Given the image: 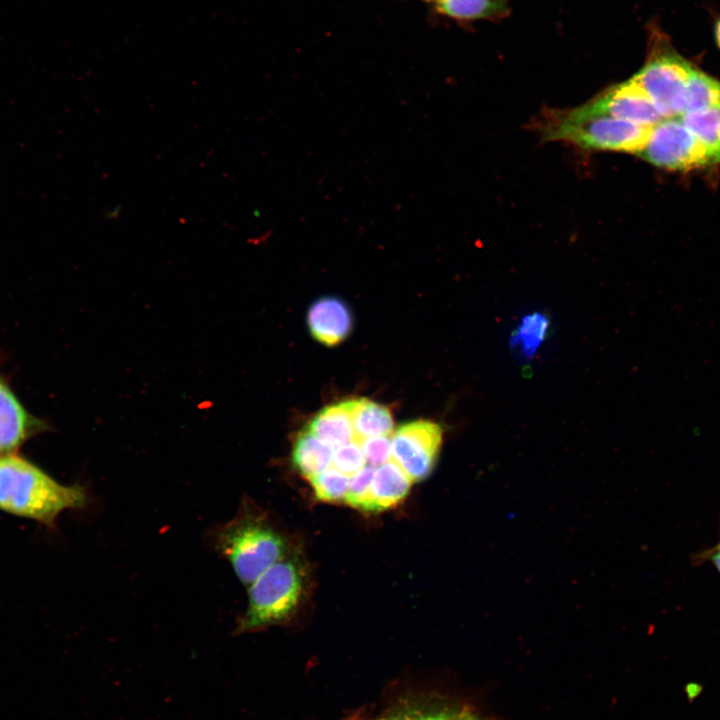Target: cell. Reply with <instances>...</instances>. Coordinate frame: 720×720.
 <instances>
[{
  "label": "cell",
  "instance_id": "24",
  "mask_svg": "<svg viewBox=\"0 0 720 720\" xmlns=\"http://www.w3.org/2000/svg\"><path fill=\"white\" fill-rule=\"evenodd\" d=\"M691 560L695 566L709 563L720 574V536L714 545L698 551L692 556Z\"/></svg>",
  "mask_w": 720,
  "mask_h": 720
},
{
  "label": "cell",
  "instance_id": "19",
  "mask_svg": "<svg viewBox=\"0 0 720 720\" xmlns=\"http://www.w3.org/2000/svg\"><path fill=\"white\" fill-rule=\"evenodd\" d=\"M317 499L323 502H345L349 488L348 475L329 468L308 478Z\"/></svg>",
  "mask_w": 720,
  "mask_h": 720
},
{
  "label": "cell",
  "instance_id": "3",
  "mask_svg": "<svg viewBox=\"0 0 720 720\" xmlns=\"http://www.w3.org/2000/svg\"><path fill=\"white\" fill-rule=\"evenodd\" d=\"M303 593V568L296 558L283 557L250 584L248 605L235 632H252L286 621L295 613Z\"/></svg>",
  "mask_w": 720,
  "mask_h": 720
},
{
  "label": "cell",
  "instance_id": "9",
  "mask_svg": "<svg viewBox=\"0 0 720 720\" xmlns=\"http://www.w3.org/2000/svg\"><path fill=\"white\" fill-rule=\"evenodd\" d=\"M307 325L314 339L324 345L335 346L350 334L353 318L341 299L322 297L310 306Z\"/></svg>",
  "mask_w": 720,
  "mask_h": 720
},
{
  "label": "cell",
  "instance_id": "11",
  "mask_svg": "<svg viewBox=\"0 0 720 720\" xmlns=\"http://www.w3.org/2000/svg\"><path fill=\"white\" fill-rule=\"evenodd\" d=\"M412 480L394 461L378 466L373 475L367 512H380L399 504L408 494Z\"/></svg>",
  "mask_w": 720,
  "mask_h": 720
},
{
  "label": "cell",
  "instance_id": "12",
  "mask_svg": "<svg viewBox=\"0 0 720 720\" xmlns=\"http://www.w3.org/2000/svg\"><path fill=\"white\" fill-rule=\"evenodd\" d=\"M306 429L333 448L354 441L352 400L323 408L310 420Z\"/></svg>",
  "mask_w": 720,
  "mask_h": 720
},
{
  "label": "cell",
  "instance_id": "8",
  "mask_svg": "<svg viewBox=\"0 0 720 720\" xmlns=\"http://www.w3.org/2000/svg\"><path fill=\"white\" fill-rule=\"evenodd\" d=\"M566 112L575 117L610 116L647 127L663 119L651 99L632 78Z\"/></svg>",
  "mask_w": 720,
  "mask_h": 720
},
{
  "label": "cell",
  "instance_id": "26",
  "mask_svg": "<svg viewBox=\"0 0 720 720\" xmlns=\"http://www.w3.org/2000/svg\"><path fill=\"white\" fill-rule=\"evenodd\" d=\"M714 35H715L716 43H717L718 47L720 48V19L716 22L715 29H714Z\"/></svg>",
  "mask_w": 720,
  "mask_h": 720
},
{
  "label": "cell",
  "instance_id": "10",
  "mask_svg": "<svg viewBox=\"0 0 720 720\" xmlns=\"http://www.w3.org/2000/svg\"><path fill=\"white\" fill-rule=\"evenodd\" d=\"M38 426L0 377V454L14 453Z\"/></svg>",
  "mask_w": 720,
  "mask_h": 720
},
{
  "label": "cell",
  "instance_id": "25",
  "mask_svg": "<svg viewBox=\"0 0 720 720\" xmlns=\"http://www.w3.org/2000/svg\"><path fill=\"white\" fill-rule=\"evenodd\" d=\"M420 717L421 716H419L416 712L405 711L396 713L381 720H419Z\"/></svg>",
  "mask_w": 720,
  "mask_h": 720
},
{
  "label": "cell",
  "instance_id": "15",
  "mask_svg": "<svg viewBox=\"0 0 720 720\" xmlns=\"http://www.w3.org/2000/svg\"><path fill=\"white\" fill-rule=\"evenodd\" d=\"M435 11L458 22L498 19L508 15L506 0H436Z\"/></svg>",
  "mask_w": 720,
  "mask_h": 720
},
{
  "label": "cell",
  "instance_id": "23",
  "mask_svg": "<svg viewBox=\"0 0 720 720\" xmlns=\"http://www.w3.org/2000/svg\"><path fill=\"white\" fill-rule=\"evenodd\" d=\"M419 720H496L484 717L467 705H452L421 716Z\"/></svg>",
  "mask_w": 720,
  "mask_h": 720
},
{
  "label": "cell",
  "instance_id": "14",
  "mask_svg": "<svg viewBox=\"0 0 720 720\" xmlns=\"http://www.w3.org/2000/svg\"><path fill=\"white\" fill-rule=\"evenodd\" d=\"M352 423L354 441L376 436H389L393 431V418L390 410L368 399L352 400Z\"/></svg>",
  "mask_w": 720,
  "mask_h": 720
},
{
  "label": "cell",
  "instance_id": "16",
  "mask_svg": "<svg viewBox=\"0 0 720 720\" xmlns=\"http://www.w3.org/2000/svg\"><path fill=\"white\" fill-rule=\"evenodd\" d=\"M687 128L704 144L713 162L720 161V107L681 116Z\"/></svg>",
  "mask_w": 720,
  "mask_h": 720
},
{
  "label": "cell",
  "instance_id": "17",
  "mask_svg": "<svg viewBox=\"0 0 720 720\" xmlns=\"http://www.w3.org/2000/svg\"><path fill=\"white\" fill-rule=\"evenodd\" d=\"M714 107H720V81L694 67L687 84L684 114Z\"/></svg>",
  "mask_w": 720,
  "mask_h": 720
},
{
  "label": "cell",
  "instance_id": "27",
  "mask_svg": "<svg viewBox=\"0 0 720 720\" xmlns=\"http://www.w3.org/2000/svg\"><path fill=\"white\" fill-rule=\"evenodd\" d=\"M419 1L433 4L436 0H419Z\"/></svg>",
  "mask_w": 720,
  "mask_h": 720
},
{
  "label": "cell",
  "instance_id": "7",
  "mask_svg": "<svg viewBox=\"0 0 720 720\" xmlns=\"http://www.w3.org/2000/svg\"><path fill=\"white\" fill-rule=\"evenodd\" d=\"M443 440L441 426L429 420H416L399 426L392 435L393 460L412 481L425 479L432 472Z\"/></svg>",
  "mask_w": 720,
  "mask_h": 720
},
{
  "label": "cell",
  "instance_id": "2",
  "mask_svg": "<svg viewBox=\"0 0 720 720\" xmlns=\"http://www.w3.org/2000/svg\"><path fill=\"white\" fill-rule=\"evenodd\" d=\"M217 552L232 566L239 580L253 583L286 555L283 536L257 511L244 505L214 536Z\"/></svg>",
  "mask_w": 720,
  "mask_h": 720
},
{
  "label": "cell",
  "instance_id": "20",
  "mask_svg": "<svg viewBox=\"0 0 720 720\" xmlns=\"http://www.w3.org/2000/svg\"><path fill=\"white\" fill-rule=\"evenodd\" d=\"M374 471L373 466L365 465L361 470L352 475L349 481L345 503L356 509L367 511Z\"/></svg>",
  "mask_w": 720,
  "mask_h": 720
},
{
  "label": "cell",
  "instance_id": "13",
  "mask_svg": "<svg viewBox=\"0 0 720 720\" xmlns=\"http://www.w3.org/2000/svg\"><path fill=\"white\" fill-rule=\"evenodd\" d=\"M333 454L332 446L305 429L295 438L291 461L294 468L308 479L327 469Z\"/></svg>",
  "mask_w": 720,
  "mask_h": 720
},
{
  "label": "cell",
  "instance_id": "1",
  "mask_svg": "<svg viewBox=\"0 0 720 720\" xmlns=\"http://www.w3.org/2000/svg\"><path fill=\"white\" fill-rule=\"evenodd\" d=\"M87 504L85 490L66 486L13 453L0 455V509L53 526L66 509Z\"/></svg>",
  "mask_w": 720,
  "mask_h": 720
},
{
  "label": "cell",
  "instance_id": "22",
  "mask_svg": "<svg viewBox=\"0 0 720 720\" xmlns=\"http://www.w3.org/2000/svg\"><path fill=\"white\" fill-rule=\"evenodd\" d=\"M358 444L361 446L366 462L373 467L391 460L392 446L389 436L369 437Z\"/></svg>",
  "mask_w": 720,
  "mask_h": 720
},
{
  "label": "cell",
  "instance_id": "6",
  "mask_svg": "<svg viewBox=\"0 0 720 720\" xmlns=\"http://www.w3.org/2000/svg\"><path fill=\"white\" fill-rule=\"evenodd\" d=\"M637 155L668 170H689L714 163L704 144L687 128L681 116L663 118L650 128Z\"/></svg>",
  "mask_w": 720,
  "mask_h": 720
},
{
  "label": "cell",
  "instance_id": "21",
  "mask_svg": "<svg viewBox=\"0 0 720 720\" xmlns=\"http://www.w3.org/2000/svg\"><path fill=\"white\" fill-rule=\"evenodd\" d=\"M332 462L338 471L346 475H354L365 466L366 459L361 446L351 441L336 448Z\"/></svg>",
  "mask_w": 720,
  "mask_h": 720
},
{
  "label": "cell",
  "instance_id": "18",
  "mask_svg": "<svg viewBox=\"0 0 720 720\" xmlns=\"http://www.w3.org/2000/svg\"><path fill=\"white\" fill-rule=\"evenodd\" d=\"M549 321L545 315L535 312L524 317L519 327L513 332L511 344L517 347L526 358H532L544 341Z\"/></svg>",
  "mask_w": 720,
  "mask_h": 720
},
{
  "label": "cell",
  "instance_id": "5",
  "mask_svg": "<svg viewBox=\"0 0 720 720\" xmlns=\"http://www.w3.org/2000/svg\"><path fill=\"white\" fill-rule=\"evenodd\" d=\"M694 66L672 46L657 27L650 31L646 62L632 77L663 118L684 114L686 91Z\"/></svg>",
  "mask_w": 720,
  "mask_h": 720
},
{
  "label": "cell",
  "instance_id": "4",
  "mask_svg": "<svg viewBox=\"0 0 720 720\" xmlns=\"http://www.w3.org/2000/svg\"><path fill=\"white\" fill-rule=\"evenodd\" d=\"M651 127L610 116L575 117L559 111L550 113L539 130L544 141L560 140L587 150L637 154Z\"/></svg>",
  "mask_w": 720,
  "mask_h": 720
}]
</instances>
